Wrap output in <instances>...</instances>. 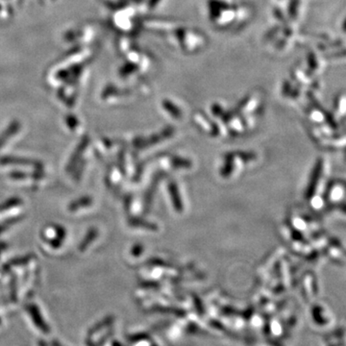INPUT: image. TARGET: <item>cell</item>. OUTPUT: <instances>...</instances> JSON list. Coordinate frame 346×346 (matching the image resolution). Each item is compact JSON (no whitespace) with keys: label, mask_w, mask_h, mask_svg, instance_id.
Listing matches in <instances>:
<instances>
[{"label":"cell","mask_w":346,"mask_h":346,"mask_svg":"<svg viewBox=\"0 0 346 346\" xmlns=\"http://www.w3.org/2000/svg\"><path fill=\"white\" fill-rule=\"evenodd\" d=\"M209 22L219 31H238L253 19L255 9L250 3L235 0H207Z\"/></svg>","instance_id":"obj_1"},{"label":"cell","mask_w":346,"mask_h":346,"mask_svg":"<svg viewBox=\"0 0 346 346\" xmlns=\"http://www.w3.org/2000/svg\"><path fill=\"white\" fill-rule=\"evenodd\" d=\"M169 45L175 46L186 55H194L204 50L208 46V38L202 31L178 25L167 33Z\"/></svg>","instance_id":"obj_2"},{"label":"cell","mask_w":346,"mask_h":346,"mask_svg":"<svg viewBox=\"0 0 346 346\" xmlns=\"http://www.w3.org/2000/svg\"><path fill=\"white\" fill-rule=\"evenodd\" d=\"M264 95L260 91H252L246 94L234 110L240 115L260 116L264 110Z\"/></svg>","instance_id":"obj_3"},{"label":"cell","mask_w":346,"mask_h":346,"mask_svg":"<svg viewBox=\"0 0 346 346\" xmlns=\"http://www.w3.org/2000/svg\"><path fill=\"white\" fill-rule=\"evenodd\" d=\"M290 76L308 91L315 92L319 89V83L316 77L314 76L305 67H302L301 65H295L292 68Z\"/></svg>","instance_id":"obj_4"},{"label":"cell","mask_w":346,"mask_h":346,"mask_svg":"<svg viewBox=\"0 0 346 346\" xmlns=\"http://www.w3.org/2000/svg\"><path fill=\"white\" fill-rule=\"evenodd\" d=\"M308 90L295 82L292 77L284 78L281 85V94L284 99L298 101L306 95Z\"/></svg>","instance_id":"obj_5"},{"label":"cell","mask_w":346,"mask_h":346,"mask_svg":"<svg viewBox=\"0 0 346 346\" xmlns=\"http://www.w3.org/2000/svg\"><path fill=\"white\" fill-rule=\"evenodd\" d=\"M306 66L305 68L314 75L317 77L321 75L326 69V61L322 54L318 53L315 50H310L306 54Z\"/></svg>","instance_id":"obj_6"},{"label":"cell","mask_w":346,"mask_h":346,"mask_svg":"<svg viewBox=\"0 0 346 346\" xmlns=\"http://www.w3.org/2000/svg\"><path fill=\"white\" fill-rule=\"evenodd\" d=\"M161 108L173 119H180L183 116V111L175 101L167 98L161 101Z\"/></svg>","instance_id":"obj_7"},{"label":"cell","mask_w":346,"mask_h":346,"mask_svg":"<svg viewBox=\"0 0 346 346\" xmlns=\"http://www.w3.org/2000/svg\"><path fill=\"white\" fill-rule=\"evenodd\" d=\"M345 108H346V100L345 93L342 92H339L338 95L336 96L335 101H334V111H333V115H335L336 118H341L342 120L345 117Z\"/></svg>","instance_id":"obj_8"},{"label":"cell","mask_w":346,"mask_h":346,"mask_svg":"<svg viewBox=\"0 0 346 346\" xmlns=\"http://www.w3.org/2000/svg\"><path fill=\"white\" fill-rule=\"evenodd\" d=\"M227 110L228 109L226 108V106L223 103L216 101V102H214V103L211 104L209 114H210L211 116H213L215 120H220Z\"/></svg>","instance_id":"obj_9"},{"label":"cell","mask_w":346,"mask_h":346,"mask_svg":"<svg viewBox=\"0 0 346 346\" xmlns=\"http://www.w3.org/2000/svg\"><path fill=\"white\" fill-rule=\"evenodd\" d=\"M330 201L334 203H338V201L343 197V187L339 189V186L338 184H334L330 190Z\"/></svg>","instance_id":"obj_10"},{"label":"cell","mask_w":346,"mask_h":346,"mask_svg":"<svg viewBox=\"0 0 346 346\" xmlns=\"http://www.w3.org/2000/svg\"><path fill=\"white\" fill-rule=\"evenodd\" d=\"M275 1H277L278 3H280V4H284L287 0H275Z\"/></svg>","instance_id":"obj_11"}]
</instances>
